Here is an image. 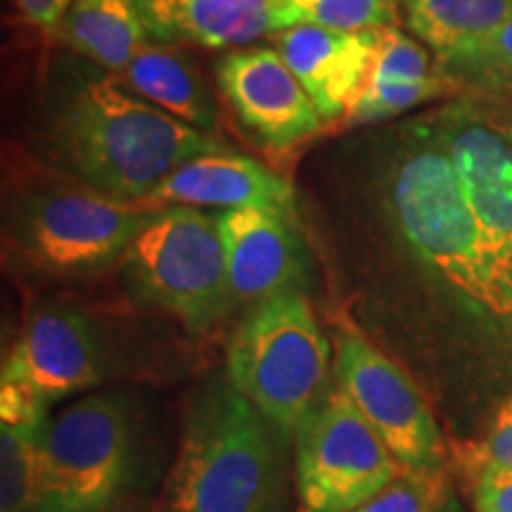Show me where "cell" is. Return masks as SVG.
<instances>
[{
  "label": "cell",
  "mask_w": 512,
  "mask_h": 512,
  "mask_svg": "<svg viewBox=\"0 0 512 512\" xmlns=\"http://www.w3.org/2000/svg\"><path fill=\"white\" fill-rule=\"evenodd\" d=\"M401 472L403 465L339 387L294 432V484L302 512H354Z\"/></svg>",
  "instance_id": "obj_7"
},
{
  "label": "cell",
  "mask_w": 512,
  "mask_h": 512,
  "mask_svg": "<svg viewBox=\"0 0 512 512\" xmlns=\"http://www.w3.org/2000/svg\"><path fill=\"white\" fill-rule=\"evenodd\" d=\"M128 91L169 112L185 124L214 133L219 128V107L195 62L181 48L147 41L124 72L117 74Z\"/></svg>",
  "instance_id": "obj_17"
},
{
  "label": "cell",
  "mask_w": 512,
  "mask_h": 512,
  "mask_svg": "<svg viewBox=\"0 0 512 512\" xmlns=\"http://www.w3.org/2000/svg\"><path fill=\"white\" fill-rule=\"evenodd\" d=\"M31 131L48 169L124 202H143L188 159L228 150L88 60L55 69Z\"/></svg>",
  "instance_id": "obj_1"
},
{
  "label": "cell",
  "mask_w": 512,
  "mask_h": 512,
  "mask_svg": "<svg viewBox=\"0 0 512 512\" xmlns=\"http://www.w3.org/2000/svg\"><path fill=\"white\" fill-rule=\"evenodd\" d=\"M147 38L162 46L245 48L271 34L268 0H136Z\"/></svg>",
  "instance_id": "obj_16"
},
{
  "label": "cell",
  "mask_w": 512,
  "mask_h": 512,
  "mask_svg": "<svg viewBox=\"0 0 512 512\" xmlns=\"http://www.w3.org/2000/svg\"><path fill=\"white\" fill-rule=\"evenodd\" d=\"M228 280L235 306H254L278 294L302 290L311 273V256L294 223L271 209L216 211Z\"/></svg>",
  "instance_id": "obj_12"
},
{
  "label": "cell",
  "mask_w": 512,
  "mask_h": 512,
  "mask_svg": "<svg viewBox=\"0 0 512 512\" xmlns=\"http://www.w3.org/2000/svg\"><path fill=\"white\" fill-rule=\"evenodd\" d=\"M74 0H15L22 17L38 29L57 31Z\"/></svg>",
  "instance_id": "obj_26"
},
{
  "label": "cell",
  "mask_w": 512,
  "mask_h": 512,
  "mask_svg": "<svg viewBox=\"0 0 512 512\" xmlns=\"http://www.w3.org/2000/svg\"><path fill=\"white\" fill-rule=\"evenodd\" d=\"M448 508H451V505H448ZM446 512H448V510H446Z\"/></svg>",
  "instance_id": "obj_29"
},
{
  "label": "cell",
  "mask_w": 512,
  "mask_h": 512,
  "mask_svg": "<svg viewBox=\"0 0 512 512\" xmlns=\"http://www.w3.org/2000/svg\"><path fill=\"white\" fill-rule=\"evenodd\" d=\"M330 342L302 290L254 306L228 339V380L294 437L330 392Z\"/></svg>",
  "instance_id": "obj_4"
},
{
  "label": "cell",
  "mask_w": 512,
  "mask_h": 512,
  "mask_svg": "<svg viewBox=\"0 0 512 512\" xmlns=\"http://www.w3.org/2000/svg\"><path fill=\"white\" fill-rule=\"evenodd\" d=\"M145 207L195 209H271L297 219V188L252 157L235 152H209L178 166L150 195Z\"/></svg>",
  "instance_id": "obj_13"
},
{
  "label": "cell",
  "mask_w": 512,
  "mask_h": 512,
  "mask_svg": "<svg viewBox=\"0 0 512 512\" xmlns=\"http://www.w3.org/2000/svg\"><path fill=\"white\" fill-rule=\"evenodd\" d=\"M451 458L470 486L486 475L512 470V396L498 408L482 439L453 441Z\"/></svg>",
  "instance_id": "obj_23"
},
{
  "label": "cell",
  "mask_w": 512,
  "mask_h": 512,
  "mask_svg": "<svg viewBox=\"0 0 512 512\" xmlns=\"http://www.w3.org/2000/svg\"><path fill=\"white\" fill-rule=\"evenodd\" d=\"M411 34L441 57L467 50L512 19V0H408Z\"/></svg>",
  "instance_id": "obj_20"
},
{
  "label": "cell",
  "mask_w": 512,
  "mask_h": 512,
  "mask_svg": "<svg viewBox=\"0 0 512 512\" xmlns=\"http://www.w3.org/2000/svg\"><path fill=\"white\" fill-rule=\"evenodd\" d=\"M287 434L226 377L190 403L166 482L169 512H290Z\"/></svg>",
  "instance_id": "obj_2"
},
{
  "label": "cell",
  "mask_w": 512,
  "mask_h": 512,
  "mask_svg": "<svg viewBox=\"0 0 512 512\" xmlns=\"http://www.w3.org/2000/svg\"><path fill=\"white\" fill-rule=\"evenodd\" d=\"M432 117L482 228L512 318V110L460 98Z\"/></svg>",
  "instance_id": "obj_8"
},
{
  "label": "cell",
  "mask_w": 512,
  "mask_h": 512,
  "mask_svg": "<svg viewBox=\"0 0 512 512\" xmlns=\"http://www.w3.org/2000/svg\"><path fill=\"white\" fill-rule=\"evenodd\" d=\"M223 100L242 131L266 150H292L316 138L323 117L275 48H233L216 64Z\"/></svg>",
  "instance_id": "obj_11"
},
{
  "label": "cell",
  "mask_w": 512,
  "mask_h": 512,
  "mask_svg": "<svg viewBox=\"0 0 512 512\" xmlns=\"http://www.w3.org/2000/svg\"><path fill=\"white\" fill-rule=\"evenodd\" d=\"M451 505V482L444 467L408 470L384 486L380 494L354 512H446Z\"/></svg>",
  "instance_id": "obj_22"
},
{
  "label": "cell",
  "mask_w": 512,
  "mask_h": 512,
  "mask_svg": "<svg viewBox=\"0 0 512 512\" xmlns=\"http://www.w3.org/2000/svg\"><path fill=\"white\" fill-rule=\"evenodd\" d=\"M57 36L81 60L98 64L110 74H121L147 38L136 0H74Z\"/></svg>",
  "instance_id": "obj_18"
},
{
  "label": "cell",
  "mask_w": 512,
  "mask_h": 512,
  "mask_svg": "<svg viewBox=\"0 0 512 512\" xmlns=\"http://www.w3.org/2000/svg\"><path fill=\"white\" fill-rule=\"evenodd\" d=\"M124 268L145 302L190 332L211 330L235 309L216 214L195 207L157 209L128 245Z\"/></svg>",
  "instance_id": "obj_6"
},
{
  "label": "cell",
  "mask_w": 512,
  "mask_h": 512,
  "mask_svg": "<svg viewBox=\"0 0 512 512\" xmlns=\"http://www.w3.org/2000/svg\"><path fill=\"white\" fill-rule=\"evenodd\" d=\"M460 93L432 62L430 48L396 27H382L373 74L342 117L344 131L387 124L439 95Z\"/></svg>",
  "instance_id": "obj_15"
},
{
  "label": "cell",
  "mask_w": 512,
  "mask_h": 512,
  "mask_svg": "<svg viewBox=\"0 0 512 512\" xmlns=\"http://www.w3.org/2000/svg\"><path fill=\"white\" fill-rule=\"evenodd\" d=\"M475 512H512V470L486 475L472 486Z\"/></svg>",
  "instance_id": "obj_25"
},
{
  "label": "cell",
  "mask_w": 512,
  "mask_h": 512,
  "mask_svg": "<svg viewBox=\"0 0 512 512\" xmlns=\"http://www.w3.org/2000/svg\"><path fill=\"white\" fill-rule=\"evenodd\" d=\"M48 411L0 392V512H41V434Z\"/></svg>",
  "instance_id": "obj_19"
},
{
  "label": "cell",
  "mask_w": 512,
  "mask_h": 512,
  "mask_svg": "<svg viewBox=\"0 0 512 512\" xmlns=\"http://www.w3.org/2000/svg\"><path fill=\"white\" fill-rule=\"evenodd\" d=\"M384 3H387L389 8H394L396 12H399V8H406L408 0H384Z\"/></svg>",
  "instance_id": "obj_28"
},
{
  "label": "cell",
  "mask_w": 512,
  "mask_h": 512,
  "mask_svg": "<svg viewBox=\"0 0 512 512\" xmlns=\"http://www.w3.org/2000/svg\"><path fill=\"white\" fill-rule=\"evenodd\" d=\"M399 12L384 0H309L297 15V24H318V27L356 31L392 27ZM294 24V27H297Z\"/></svg>",
  "instance_id": "obj_24"
},
{
  "label": "cell",
  "mask_w": 512,
  "mask_h": 512,
  "mask_svg": "<svg viewBox=\"0 0 512 512\" xmlns=\"http://www.w3.org/2000/svg\"><path fill=\"white\" fill-rule=\"evenodd\" d=\"M105 354L98 330L79 309L38 306L5 356L0 392L48 411L102 382Z\"/></svg>",
  "instance_id": "obj_10"
},
{
  "label": "cell",
  "mask_w": 512,
  "mask_h": 512,
  "mask_svg": "<svg viewBox=\"0 0 512 512\" xmlns=\"http://www.w3.org/2000/svg\"><path fill=\"white\" fill-rule=\"evenodd\" d=\"M138 465L136 411L98 392L48 418L41 434V512H117Z\"/></svg>",
  "instance_id": "obj_5"
},
{
  "label": "cell",
  "mask_w": 512,
  "mask_h": 512,
  "mask_svg": "<svg viewBox=\"0 0 512 512\" xmlns=\"http://www.w3.org/2000/svg\"><path fill=\"white\" fill-rule=\"evenodd\" d=\"M439 72L458 86L498 105H512V19L477 46L437 60Z\"/></svg>",
  "instance_id": "obj_21"
},
{
  "label": "cell",
  "mask_w": 512,
  "mask_h": 512,
  "mask_svg": "<svg viewBox=\"0 0 512 512\" xmlns=\"http://www.w3.org/2000/svg\"><path fill=\"white\" fill-rule=\"evenodd\" d=\"M157 209L124 202L43 169L5 200V247L24 264L50 275L102 271L136 240Z\"/></svg>",
  "instance_id": "obj_3"
},
{
  "label": "cell",
  "mask_w": 512,
  "mask_h": 512,
  "mask_svg": "<svg viewBox=\"0 0 512 512\" xmlns=\"http://www.w3.org/2000/svg\"><path fill=\"white\" fill-rule=\"evenodd\" d=\"M335 377L403 467H444V437L418 384L351 323L337 330Z\"/></svg>",
  "instance_id": "obj_9"
},
{
  "label": "cell",
  "mask_w": 512,
  "mask_h": 512,
  "mask_svg": "<svg viewBox=\"0 0 512 512\" xmlns=\"http://www.w3.org/2000/svg\"><path fill=\"white\" fill-rule=\"evenodd\" d=\"M268 3H271L273 29H275V34H278V31L290 29L297 24L299 10H302L309 0H268Z\"/></svg>",
  "instance_id": "obj_27"
},
{
  "label": "cell",
  "mask_w": 512,
  "mask_h": 512,
  "mask_svg": "<svg viewBox=\"0 0 512 512\" xmlns=\"http://www.w3.org/2000/svg\"><path fill=\"white\" fill-rule=\"evenodd\" d=\"M380 29L335 31L297 24L275 34V50L316 105L325 124L342 119L373 74Z\"/></svg>",
  "instance_id": "obj_14"
}]
</instances>
